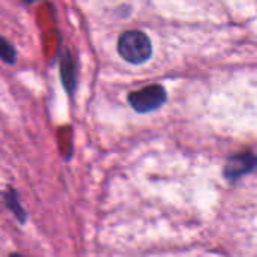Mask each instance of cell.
I'll return each mask as SVG.
<instances>
[{"instance_id":"1","label":"cell","mask_w":257,"mask_h":257,"mask_svg":"<svg viewBox=\"0 0 257 257\" xmlns=\"http://www.w3.org/2000/svg\"><path fill=\"white\" fill-rule=\"evenodd\" d=\"M119 54L133 65L145 63L152 56V44L146 33L140 30L123 32L117 41Z\"/></svg>"},{"instance_id":"2","label":"cell","mask_w":257,"mask_h":257,"mask_svg":"<svg viewBox=\"0 0 257 257\" xmlns=\"http://www.w3.org/2000/svg\"><path fill=\"white\" fill-rule=\"evenodd\" d=\"M166 89L160 84H151L140 90L131 92L128 96L130 105L137 113H149L160 108L166 102Z\"/></svg>"},{"instance_id":"3","label":"cell","mask_w":257,"mask_h":257,"mask_svg":"<svg viewBox=\"0 0 257 257\" xmlns=\"http://www.w3.org/2000/svg\"><path fill=\"white\" fill-rule=\"evenodd\" d=\"M257 166V155L251 152H244L233 155L226 166V176L229 179H236L248 172H251Z\"/></svg>"},{"instance_id":"4","label":"cell","mask_w":257,"mask_h":257,"mask_svg":"<svg viewBox=\"0 0 257 257\" xmlns=\"http://www.w3.org/2000/svg\"><path fill=\"white\" fill-rule=\"evenodd\" d=\"M60 77H62L65 89L69 93H72L74 89H75V83H77V80H75L77 74H75V65H74V62H72L68 51H65L62 63H60Z\"/></svg>"},{"instance_id":"5","label":"cell","mask_w":257,"mask_h":257,"mask_svg":"<svg viewBox=\"0 0 257 257\" xmlns=\"http://www.w3.org/2000/svg\"><path fill=\"white\" fill-rule=\"evenodd\" d=\"M5 203H6V208L18 218V221H20L21 224L26 223L27 214H26V211L21 208L20 200H18V194H17L15 190L9 188V190L6 191V194H5Z\"/></svg>"},{"instance_id":"6","label":"cell","mask_w":257,"mask_h":257,"mask_svg":"<svg viewBox=\"0 0 257 257\" xmlns=\"http://www.w3.org/2000/svg\"><path fill=\"white\" fill-rule=\"evenodd\" d=\"M0 59L5 62V63H14L15 59H17V53H15V48L14 45L0 35Z\"/></svg>"},{"instance_id":"7","label":"cell","mask_w":257,"mask_h":257,"mask_svg":"<svg viewBox=\"0 0 257 257\" xmlns=\"http://www.w3.org/2000/svg\"><path fill=\"white\" fill-rule=\"evenodd\" d=\"M9 257H23V256H20V254H15V253H14V254H11Z\"/></svg>"}]
</instances>
